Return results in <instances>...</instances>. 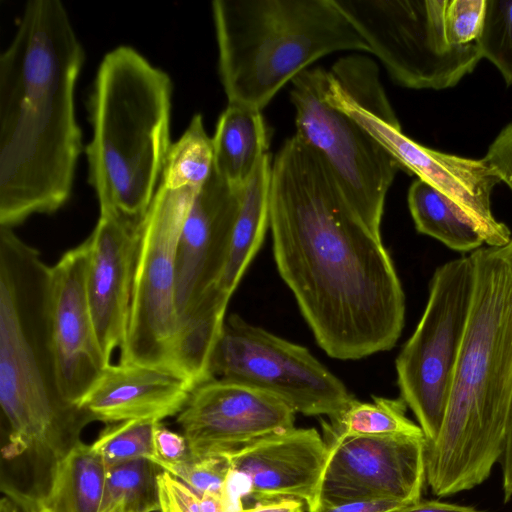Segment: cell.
Here are the masks:
<instances>
[{"instance_id":"f546056e","label":"cell","mask_w":512,"mask_h":512,"mask_svg":"<svg viewBox=\"0 0 512 512\" xmlns=\"http://www.w3.org/2000/svg\"><path fill=\"white\" fill-rule=\"evenodd\" d=\"M159 512H228L222 498L202 495L167 471L156 475Z\"/></svg>"},{"instance_id":"5bb4252c","label":"cell","mask_w":512,"mask_h":512,"mask_svg":"<svg viewBox=\"0 0 512 512\" xmlns=\"http://www.w3.org/2000/svg\"><path fill=\"white\" fill-rule=\"evenodd\" d=\"M329 446L315 428H292L228 455L229 486L244 503L297 499L318 509V492Z\"/></svg>"},{"instance_id":"d6986e66","label":"cell","mask_w":512,"mask_h":512,"mask_svg":"<svg viewBox=\"0 0 512 512\" xmlns=\"http://www.w3.org/2000/svg\"><path fill=\"white\" fill-rule=\"evenodd\" d=\"M193 391L182 376L157 367L110 364L76 405L90 420L107 424L141 420L161 422L178 415Z\"/></svg>"},{"instance_id":"44dd1931","label":"cell","mask_w":512,"mask_h":512,"mask_svg":"<svg viewBox=\"0 0 512 512\" xmlns=\"http://www.w3.org/2000/svg\"><path fill=\"white\" fill-rule=\"evenodd\" d=\"M212 142L213 170L232 188L241 189L268 153L269 136L261 111L228 104Z\"/></svg>"},{"instance_id":"f1b7e54d","label":"cell","mask_w":512,"mask_h":512,"mask_svg":"<svg viewBox=\"0 0 512 512\" xmlns=\"http://www.w3.org/2000/svg\"><path fill=\"white\" fill-rule=\"evenodd\" d=\"M161 469L167 471L197 493L213 495L222 498L225 502L232 473L228 456L197 458L190 454L184 460L163 465Z\"/></svg>"},{"instance_id":"603a6c76","label":"cell","mask_w":512,"mask_h":512,"mask_svg":"<svg viewBox=\"0 0 512 512\" xmlns=\"http://www.w3.org/2000/svg\"><path fill=\"white\" fill-rule=\"evenodd\" d=\"M408 206L416 230L458 252H473L484 241L469 219L442 193L421 179L408 191Z\"/></svg>"},{"instance_id":"7a4b0ae2","label":"cell","mask_w":512,"mask_h":512,"mask_svg":"<svg viewBox=\"0 0 512 512\" xmlns=\"http://www.w3.org/2000/svg\"><path fill=\"white\" fill-rule=\"evenodd\" d=\"M85 53L64 4L31 0L0 56V226L69 200L82 134L75 89Z\"/></svg>"},{"instance_id":"836d02e7","label":"cell","mask_w":512,"mask_h":512,"mask_svg":"<svg viewBox=\"0 0 512 512\" xmlns=\"http://www.w3.org/2000/svg\"><path fill=\"white\" fill-rule=\"evenodd\" d=\"M406 505L396 500L368 499L322 506L316 512H391Z\"/></svg>"},{"instance_id":"f35d334b","label":"cell","mask_w":512,"mask_h":512,"mask_svg":"<svg viewBox=\"0 0 512 512\" xmlns=\"http://www.w3.org/2000/svg\"><path fill=\"white\" fill-rule=\"evenodd\" d=\"M296 512H304L303 511V508H300L299 510H297Z\"/></svg>"},{"instance_id":"cb8c5ba5","label":"cell","mask_w":512,"mask_h":512,"mask_svg":"<svg viewBox=\"0 0 512 512\" xmlns=\"http://www.w3.org/2000/svg\"><path fill=\"white\" fill-rule=\"evenodd\" d=\"M372 402L353 399L340 413L322 421L324 440L345 436H424L420 426L406 416L407 405L397 399L372 396Z\"/></svg>"},{"instance_id":"1f68e13d","label":"cell","mask_w":512,"mask_h":512,"mask_svg":"<svg viewBox=\"0 0 512 512\" xmlns=\"http://www.w3.org/2000/svg\"><path fill=\"white\" fill-rule=\"evenodd\" d=\"M153 459L160 468L166 464H172L190 456L188 442L183 434L174 432L156 422L153 428Z\"/></svg>"},{"instance_id":"ba28073f","label":"cell","mask_w":512,"mask_h":512,"mask_svg":"<svg viewBox=\"0 0 512 512\" xmlns=\"http://www.w3.org/2000/svg\"><path fill=\"white\" fill-rule=\"evenodd\" d=\"M199 191L162 184L156 191L142 226L127 335L119 362L178 374L174 361L178 334L177 251Z\"/></svg>"},{"instance_id":"4fadbf2b","label":"cell","mask_w":512,"mask_h":512,"mask_svg":"<svg viewBox=\"0 0 512 512\" xmlns=\"http://www.w3.org/2000/svg\"><path fill=\"white\" fill-rule=\"evenodd\" d=\"M295 412L254 387L213 378L197 386L177 415L193 457L230 455L294 428Z\"/></svg>"},{"instance_id":"7c38bea8","label":"cell","mask_w":512,"mask_h":512,"mask_svg":"<svg viewBox=\"0 0 512 512\" xmlns=\"http://www.w3.org/2000/svg\"><path fill=\"white\" fill-rule=\"evenodd\" d=\"M326 443L329 455L318 509L356 500L389 499L409 505L422 499L424 436H345Z\"/></svg>"},{"instance_id":"d4e9b609","label":"cell","mask_w":512,"mask_h":512,"mask_svg":"<svg viewBox=\"0 0 512 512\" xmlns=\"http://www.w3.org/2000/svg\"><path fill=\"white\" fill-rule=\"evenodd\" d=\"M156 467L142 458L106 468L98 512H159Z\"/></svg>"},{"instance_id":"2e32d148","label":"cell","mask_w":512,"mask_h":512,"mask_svg":"<svg viewBox=\"0 0 512 512\" xmlns=\"http://www.w3.org/2000/svg\"><path fill=\"white\" fill-rule=\"evenodd\" d=\"M87 239L51 267L49 311L60 391L76 406L111 364L96 335L86 291Z\"/></svg>"},{"instance_id":"83f0119b","label":"cell","mask_w":512,"mask_h":512,"mask_svg":"<svg viewBox=\"0 0 512 512\" xmlns=\"http://www.w3.org/2000/svg\"><path fill=\"white\" fill-rule=\"evenodd\" d=\"M477 45L481 57L499 70L508 86L512 85V0H486Z\"/></svg>"},{"instance_id":"8fae6325","label":"cell","mask_w":512,"mask_h":512,"mask_svg":"<svg viewBox=\"0 0 512 512\" xmlns=\"http://www.w3.org/2000/svg\"><path fill=\"white\" fill-rule=\"evenodd\" d=\"M324 69H306L292 82L296 135L316 150L367 227L381 238L387 192L401 168L352 117L323 91Z\"/></svg>"},{"instance_id":"4316f807","label":"cell","mask_w":512,"mask_h":512,"mask_svg":"<svg viewBox=\"0 0 512 512\" xmlns=\"http://www.w3.org/2000/svg\"><path fill=\"white\" fill-rule=\"evenodd\" d=\"M156 422L131 420L108 424L91 444L106 468L135 459H153Z\"/></svg>"},{"instance_id":"ffe728a7","label":"cell","mask_w":512,"mask_h":512,"mask_svg":"<svg viewBox=\"0 0 512 512\" xmlns=\"http://www.w3.org/2000/svg\"><path fill=\"white\" fill-rule=\"evenodd\" d=\"M267 153L247 183L240 189V205L227 261L218 283L213 287L229 300L249 263L262 245L269 226L272 164Z\"/></svg>"},{"instance_id":"d6a6232c","label":"cell","mask_w":512,"mask_h":512,"mask_svg":"<svg viewBox=\"0 0 512 512\" xmlns=\"http://www.w3.org/2000/svg\"><path fill=\"white\" fill-rule=\"evenodd\" d=\"M482 159L512 190V123L501 130Z\"/></svg>"},{"instance_id":"e575fe53","label":"cell","mask_w":512,"mask_h":512,"mask_svg":"<svg viewBox=\"0 0 512 512\" xmlns=\"http://www.w3.org/2000/svg\"><path fill=\"white\" fill-rule=\"evenodd\" d=\"M504 501L512 500V399L510 402L501 457Z\"/></svg>"},{"instance_id":"d590c367","label":"cell","mask_w":512,"mask_h":512,"mask_svg":"<svg viewBox=\"0 0 512 512\" xmlns=\"http://www.w3.org/2000/svg\"><path fill=\"white\" fill-rule=\"evenodd\" d=\"M391 512H481L474 507L458 505L440 500H420Z\"/></svg>"},{"instance_id":"4dcf8cb0","label":"cell","mask_w":512,"mask_h":512,"mask_svg":"<svg viewBox=\"0 0 512 512\" xmlns=\"http://www.w3.org/2000/svg\"><path fill=\"white\" fill-rule=\"evenodd\" d=\"M486 0H446L445 32L454 46L476 43L481 35Z\"/></svg>"},{"instance_id":"8d00e7d4","label":"cell","mask_w":512,"mask_h":512,"mask_svg":"<svg viewBox=\"0 0 512 512\" xmlns=\"http://www.w3.org/2000/svg\"><path fill=\"white\" fill-rule=\"evenodd\" d=\"M303 508V502L297 499H282L271 502L254 503L239 512H296Z\"/></svg>"},{"instance_id":"6da1fadb","label":"cell","mask_w":512,"mask_h":512,"mask_svg":"<svg viewBox=\"0 0 512 512\" xmlns=\"http://www.w3.org/2000/svg\"><path fill=\"white\" fill-rule=\"evenodd\" d=\"M269 227L278 272L330 357L356 360L395 346L405 294L392 259L296 134L272 164Z\"/></svg>"},{"instance_id":"ac0fdd59","label":"cell","mask_w":512,"mask_h":512,"mask_svg":"<svg viewBox=\"0 0 512 512\" xmlns=\"http://www.w3.org/2000/svg\"><path fill=\"white\" fill-rule=\"evenodd\" d=\"M240 205V189L213 170L185 220L177 251L176 304L179 322L218 283L224 270Z\"/></svg>"},{"instance_id":"30bf717a","label":"cell","mask_w":512,"mask_h":512,"mask_svg":"<svg viewBox=\"0 0 512 512\" xmlns=\"http://www.w3.org/2000/svg\"><path fill=\"white\" fill-rule=\"evenodd\" d=\"M210 375L267 392L306 416L332 417L354 399L308 349L252 325L238 314L225 318L212 352Z\"/></svg>"},{"instance_id":"3957f363","label":"cell","mask_w":512,"mask_h":512,"mask_svg":"<svg viewBox=\"0 0 512 512\" xmlns=\"http://www.w3.org/2000/svg\"><path fill=\"white\" fill-rule=\"evenodd\" d=\"M473 292L439 434L426 449L437 497L482 484L499 462L512 399V239L470 253Z\"/></svg>"},{"instance_id":"484cf974","label":"cell","mask_w":512,"mask_h":512,"mask_svg":"<svg viewBox=\"0 0 512 512\" xmlns=\"http://www.w3.org/2000/svg\"><path fill=\"white\" fill-rule=\"evenodd\" d=\"M213 142L203 117L195 114L182 136L172 143L160 184L200 190L213 171Z\"/></svg>"},{"instance_id":"5b68a950","label":"cell","mask_w":512,"mask_h":512,"mask_svg":"<svg viewBox=\"0 0 512 512\" xmlns=\"http://www.w3.org/2000/svg\"><path fill=\"white\" fill-rule=\"evenodd\" d=\"M51 267L0 226V405L14 452L46 453L89 417L65 401L53 351Z\"/></svg>"},{"instance_id":"7402d4cb","label":"cell","mask_w":512,"mask_h":512,"mask_svg":"<svg viewBox=\"0 0 512 512\" xmlns=\"http://www.w3.org/2000/svg\"><path fill=\"white\" fill-rule=\"evenodd\" d=\"M105 476L106 466L91 444L75 441L57 456L40 501L48 512H98Z\"/></svg>"},{"instance_id":"9a60e30c","label":"cell","mask_w":512,"mask_h":512,"mask_svg":"<svg viewBox=\"0 0 512 512\" xmlns=\"http://www.w3.org/2000/svg\"><path fill=\"white\" fill-rule=\"evenodd\" d=\"M370 135L398 162L450 200L475 226L487 246H503L510 229L491 211V193L500 179L483 159L460 157L427 148L406 136L397 118L375 116Z\"/></svg>"},{"instance_id":"8992f818","label":"cell","mask_w":512,"mask_h":512,"mask_svg":"<svg viewBox=\"0 0 512 512\" xmlns=\"http://www.w3.org/2000/svg\"><path fill=\"white\" fill-rule=\"evenodd\" d=\"M212 16L228 104L261 111L319 58L370 53L334 0H215Z\"/></svg>"},{"instance_id":"52a82bcc","label":"cell","mask_w":512,"mask_h":512,"mask_svg":"<svg viewBox=\"0 0 512 512\" xmlns=\"http://www.w3.org/2000/svg\"><path fill=\"white\" fill-rule=\"evenodd\" d=\"M397 84L441 90L455 86L482 59L477 42L451 45L446 0H334Z\"/></svg>"},{"instance_id":"9c48e42d","label":"cell","mask_w":512,"mask_h":512,"mask_svg":"<svg viewBox=\"0 0 512 512\" xmlns=\"http://www.w3.org/2000/svg\"><path fill=\"white\" fill-rule=\"evenodd\" d=\"M472 292L469 255L436 268L421 319L395 362L400 397L416 417L427 446L441 428Z\"/></svg>"},{"instance_id":"277c9868","label":"cell","mask_w":512,"mask_h":512,"mask_svg":"<svg viewBox=\"0 0 512 512\" xmlns=\"http://www.w3.org/2000/svg\"><path fill=\"white\" fill-rule=\"evenodd\" d=\"M169 75L130 46L103 57L89 98V183L100 212L144 221L160 185L170 139Z\"/></svg>"},{"instance_id":"74e56055","label":"cell","mask_w":512,"mask_h":512,"mask_svg":"<svg viewBox=\"0 0 512 512\" xmlns=\"http://www.w3.org/2000/svg\"><path fill=\"white\" fill-rule=\"evenodd\" d=\"M3 490L7 495H9V498H11L23 510V512H48L42 505L39 497H33L8 487Z\"/></svg>"},{"instance_id":"e0dca14e","label":"cell","mask_w":512,"mask_h":512,"mask_svg":"<svg viewBox=\"0 0 512 512\" xmlns=\"http://www.w3.org/2000/svg\"><path fill=\"white\" fill-rule=\"evenodd\" d=\"M143 222L100 212L87 238V297L99 345L109 362L127 335Z\"/></svg>"}]
</instances>
